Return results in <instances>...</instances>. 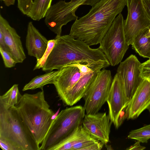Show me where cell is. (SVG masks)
<instances>
[{
    "label": "cell",
    "instance_id": "obj_15",
    "mask_svg": "<svg viewBox=\"0 0 150 150\" xmlns=\"http://www.w3.org/2000/svg\"><path fill=\"white\" fill-rule=\"evenodd\" d=\"M103 69H93L83 75L61 100L65 105L72 106L84 98L98 73Z\"/></svg>",
    "mask_w": 150,
    "mask_h": 150
},
{
    "label": "cell",
    "instance_id": "obj_34",
    "mask_svg": "<svg viewBox=\"0 0 150 150\" xmlns=\"http://www.w3.org/2000/svg\"><path fill=\"white\" fill-rule=\"evenodd\" d=\"M3 1L5 5L7 6H9L13 5L15 3L16 0H1Z\"/></svg>",
    "mask_w": 150,
    "mask_h": 150
},
{
    "label": "cell",
    "instance_id": "obj_8",
    "mask_svg": "<svg viewBox=\"0 0 150 150\" xmlns=\"http://www.w3.org/2000/svg\"><path fill=\"white\" fill-rule=\"evenodd\" d=\"M127 15L124 21V30L127 42L132 45L140 32L150 26V21L143 7L142 0H126Z\"/></svg>",
    "mask_w": 150,
    "mask_h": 150
},
{
    "label": "cell",
    "instance_id": "obj_31",
    "mask_svg": "<svg viewBox=\"0 0 150 150\" xmlns=\"http://www.w3.org/2000/svg\"><path fill=\"white\" fill-rule=\"evenodd\" d=\"M145 13L150 21V0H142Z\"/></svg>",
    "mask_w": 150,
    "mask_h": 150
},
{
    "label": "cell",
    "instance_id": "obj_16",
    "mask_svg": "<svg viewBox=\"0 0 150 150\" xmlns=\"http://www.w3.org/2000/svg\"><path fill=\"white\" fill-rule=\"evenodd\" d=\"M48 41L34 26L32 22L28 23L25 40L28 54L37 60L41 58L47 46Z\"/></svg>",
    "mask_w": 150,
    "mask_h": 150
},
{
    "label": "cell",
    "instance_id": "obj_14",
    "mask_svg": "<svg viewBox=\"0 0 150 150\" xmlns=\"http://www.w3.org/2000/svg\"><path fill=\"white\" fill-rule=\"evenodd\" d=\"M0 31L4 36L8 51L17 63H22L26 56L21 37L15 29L0 14Z\"/></svg>",
    "mask_w": 150,
    "mask_h": 150
},
{
    "label": "cell",
    "instance_id": "obj_20",
    "mask_svg": "<svg viewBox=\"0 0 150 150\" xmlns=\"http://www.w3.org/2000/svg\"><path fill=\"white\" fill-rule=\"evenodd\" d=\"M148 28L137 35L131 45L132 49L140 56L150 59V37L146 36Z\"/></svg>",
    "mask_w": 150,
    "mask_h": 150
},
{
    "label": "cell",
    "instance_id": "obj_25",
    "mask_svg": "<svg viewBox=\"0 0 150 150\" xmlns=\"http://www.w3.org/2000/svg\"><path fill=\"white\" fill-rule=\"evenodd\" d=\"M56 42L55 39L48 40L47 49L42 58L37 60V63L33 68V70L42 68L43 67L55 45Z\"/></svg>",
    "mask_w": 150,
    "mask_h": 150
},
{
    "label": "cell",
    "instance_id": "obj_4",
    "mask_svg": "<svg viewBox=\"0 0 150 150\" xmlns=\"http://www.w3.org/2000/svg\"><path fill=\"white\" fill-rule=\"evenodd\" d=\"M85 110L81 105L67 108L54 118L40 150H50L82 125Z\"/></svg>",
    "mask_w": 150,
    "mask_h": 150
},
{
    "label": "cell",
    "instance_id": "obj_13",
    "mask_svg": "<svg viewBox=\"0 0 150 150\" xmlns=\"http://www.w3.org/2000/svg\"><path fill=\"white\" fill-rule=\"evenodd\" d=\"M150 105V80L144 79L126 107L125 119L137 118Z\"/></svg>",
    "mask_w": 150,
    "mask_h": 150
},
{
    "label": "cell",
    "instance_id": "obj_19",
    "mask_svg": "<svg viewBox=\"0 0 150 150\" xmlns=\"http://www.w3.org/2000/svg\"><path fill=\"white\" fill-rule=\"evenodd\" d=\"M59 72V70L52 71L47 72L43 74L36 76L24 86L22 91H25L38 88L42 89L43 87L47 84H54Z\"/></svg>",
    "mask_w": 150,
    "mask_h": 150
},
{
    "label": "cell",
    "instance_id": "obj_9",
    "mask_svg": "<svg viewBox=\"0 0 150 150\" xmlns=\"http://www.w3.org/2000/svg\"><path fill=\"white\" fill-rule=\"evenodd\" d=\"M98 68L101 67L83 62L72 64L61 68L53 84L60 99L71 90L83 75Z\"/></svg>",
    "mask_w": 150,
    "mask_h": 150
},
{
    "label": "cell",
    "instance_id": "obj_12",
    "mask_svg": "<svg viewBox=\"0 0 150 150\" xmlns=\"http://www.w3.org/2000/svg\"><path fill=\"white\" fill-rule=\"evenodd\" d=\"M106 102L108 107V115L115 127L120 112L128 105L122 82L117 73L112 79Z\"/></svg>",
    "mask_w": 150,
    "mask_h": 150
},
{
    "label": "cell",
    "instance_id": "obj_35",
    "mask_svg": "<svg viewBox=\"0 0 150 150\" xmlns=\"http://www.w3.org/2000/svg\"><path fill=\"white\" fill-rule=\"evenodd\" d=\"M146 36L148 37H150V26L148 28V30L146 34Z\"/></svg>",
    "mask_w": 150,
    "mask_h": 150
},
{
    "label": "cell",
    "instance_id": "obj_2",
    "mask_svg": "<svg viewBox=\"0 0 150 150\" xmlns=\"http://www.w3.org/2000/svg\"><path fill=\"white\" fill-rule=\"evenodd\" d=\"M55 39V45L42 68L43 71L59 70L65 66L76 63L101 64L106 67L110 65L99 47L92 48L84 42L69 35Z\"/></svg>",
    "mask_w": 150,
    "mask_h": 150
},
{
    "label": "cell",
    "instance_id": "obj_21",
    "mask_svg": "<svg viewBox=\"0 0 150 150\" xmlns=\"http://www.w3.org/2000/svg\"><path fill=\"white\" fill-rule=\"evenodd\" d=\"M22 95L18 85H13L6 92L0 96V107L8 109L14 107L20 101Z\"/></svg>",
    "mask_w": 150,
    "mask_h": 150
},
{
    "label": "cell",
    "instance_id": "obj_30",
    "mask_svg": "<svg viewBox=\"0 0 150 150\" xmlns=\"http://www.w3.org/2000/svg\"><path fill=\"white\" fill-rule=\"evenodd\" d=\"M126 107L124 108L120 112L118 118L116 126L115 127L117 129L123 123L125 119V110Z\"/></svg>",
    "mask_w": 150,
    "mask_h": 150
},
{
    "label": "cell",
    "instance_id": "obj_17",
    "mask_svg": "<svg viewBox=\"0 0 150 150\" xmlns=\"http://www.w3.org/2000/svg\"><path fill=\"white\" fill-rule=\"evenodd\" d=\"M101 0H70L69 2L60 0L57 2L59 16L65 23L77 19L75 12L81 6L88 5L93 6Z\"/></svg>",
    "mask_w": 150,
    "mask_h": 150
},
{
    "label": "cell",
    "instance_id": "obj_26",
    "mask_svg": "<svg viewBox=\"0 0 150 150\" xmlns=\"http://www.w3.org/2000/svg\"><path fill=\"white\" fill-rule=\"evenodd\" d=\"M0 53L6 67L10 68L14 67L17 63L10 54L0 47Z\"/></svg>",
    "mask_w": 150,
    "mask_h": 150
},
{
    "label": "cell",
    "instance_id": "obj_23",
    "mask_svg": "<svg viewBox=\"0 0 150 150\" xmlns=\"http://www.w3.org/2000/svg\"><path fill=\"white\" fill-rule=\"evenodd\" d=\"M104 144L90 136L83 141L74 145L71 150H100Z\"/></svg>",
    "mask_w": 150,
    "mask_h": 150
},
{
    "label": "cell",
    "instance_id": "obj_7",
    "mask_svg": "<svg viewBox=\"0 0 150 150\" xmlns=\"http://www.w3.org/2000/svg\"><path fill=\"white\" fill-rule=\"evenodd\" d=\"M112 79L110 70L104 68L98 73L84 97L86 114L98 112L106 102Z\"/></svg>",
    "mask_w": 150,
    "mask_h": 150
},
{
    "label": "cell",
    "instance_id": "obj_24",
    "mask_svg": "<svg viewBox=\"0 0 150 150\" xmlns=\"http://www.w3.org/2000/svg\"><path fill=\"white\" fill-rule=\"evenodd\" d=\"M127 138L136 140L142 143H147L150 139V124L132 130L129 133Z\"/></svg>",
    "mask_w": 150,
    "mask_h": 150
},
{
    "label": "cell",
    "instance_id": "obj_10",
    "mask_svg": "<svg viewBox=\"0 0 150 150\" xmlns=\"http://www.w3.org/2000/svg\"><path fill=\"white\" fill-rule=\"evenodd\" d=\"M141 63L137 57L131 54L120 62L117 73L122 82L128 104L144 79L141 76Z\"/></svg>",
    "mask_w": 150,
    "mask_h": 150
},
{
    "label": "cell",
    "instance_id": "obj_37",
    "mask_svg": "<svg viewBox=\"0 0 150 150\" xmlns=\"http://www.w3.org/2000/svg\"><path fill=\"white\" fill-rule=\"evenodd\" d=\"M148 61H150V59H149L148 60Z\"/></svg>",
    "mask_w": 150,
    "mask_h": 150
},
{
    "label": "cell",
    "instance_id": "obj_11",
    "mask_svg": "<svg viewBox=\"0 0 150 150\" xmlns=\"http://www.w3.org/2000/svg\"><path fill=\"white\" fill-rule=\"evenodd\" d=\"M112 123L106 112H97L85 114L82 125L91 136L106 144L109 142Z\"/></svg>",
    "mask_w": 150,
    "mask_h": 150
},
{
    "label": "cell",
    "instance_id": "obj_5",
    "mask_svg": "<svg viewBox=\"0 0 150 150\" xmlns=\"http://www.w3.org/2000/svg\"><path fill=\"white\" fill-rule=\"evenodd\" d=\"M0 137L9 142L17 150H40L13 108L0 107Z\"/></svg>",
    "mask_w": 150,
    "mask_h": 150
},
{
    "label": "cell",
    "instance_id": "obj_32",
    "mask_svg": "<svg viewBox=\"0 0 150 150\" xmlns=\"http://www.w3.org/2000/svg\"><path fill=\"white\" fill-rule=\"evenodd\" d=\"M140 142L138 141L135 142L133 145L127 148V150H142L145 149L146 147L141 146L140 144Z\"/></svg>",
    "mask_w": 150,
    "mask_h": 150
},
{
    "label": "cell",
    "instance_id": "obj_1",
    "mask_svg": "<svg viewBox=\"0 0 150 150\" xmlns=\"http://www.w3.org/2000/svg\"><path fill=\"white\" fill-rule=\"evenodd\" d=\"M126 0H101L85 16L75 20L69 35L89 46L100 44Z\"/></svg>",
    "mask_w": 150,
    "mask_h": 150
},
{
    "label": "cell",
    "instance_id": "obj_29",
    "mask_svg": "<svg viewBox=\"0 0 150 150\" xmlns=\"http://www.w3.org/2000/svg\"><path fill=\"white\" fill-rule=\"evenodd\" d=\"M0 147L3 150H17L16 147L9 142L0 137Z\"/></svg>",
    "mask_w": 150,
    "mask_h": 150
},
{
    "label": "cell",
    "instance_id": "obj_33",
    "mask_svg": "<svg viewBox=\"0 0 150 150\" xmlns=\"http://www.w3.org/2000/svg\"><path fill=\"white\" fill-rule=\"evenodd\" d=\"M0 47L9 52L6 45L3 35L1 31H0Z\"/></svg>",
    "mask_w": 150,
    "mask_h": 150
},
{
    "label": "cell",
    "instance_id": "obj_3",
    "mask_svg": "<svg viewBox=\"0 0 150 150\" xmlns=\"http://www.w3.org/2000/svg\"><path fill=\"white\" fill-rule=\"evenodd\" d=\"M13 108L40 148L54 118L55 113L46 101L43 90L25 93Z\"/></svg>",
    "mask_w": 150,
    "mask_h": 150
},
{
    "label": "cell",
    "instance_id": "obj_6",
    "mask_svg": "<svg viewBox=\"0 0 150 150\" xmlns=\"http://www.w3.org/2000/svg\"><path fill=\"white\" fill-rule=\"evenodd\" d=\"M124 21L122 15L120 13L100 43L99 48L112 66L121 62L129 48L124 32Z\"/></svg>",
    "mask_w": 150,
    "mask_h": 150
},
{
    "label": "cell",
    "instance_id": "obj_18",
    "mask_svg": "<svg viewBox=\"0 0 150 150\" xmlns=\"http://www.w3.org/2000/svg\"><path fill=\"white\" fill-rule=\"evenodd\" d=\"M90 136L81 125L66 138L52 147L50 150H71L74 145Z\"/></svg>",
    "mask_w": 150,
    "mask_h": 150
},
{
    "label": "cell",
    "instance_id": "obj_22",
    "mask_svg": "<svg viewBox=\"0 0 150 150\" xmlns=\"http://www.w3.org/2000/svg\"><path fill=\"white\" fill-rule=\"evenodd\" d=\"M52 0H33L31 9L27 16L32 19L39 21L44 18L52 5Z\"/></svg>",
    "mask_w": 150,
    "mask_h": 150
},
{
    "label": "cell",
    "instance_id": "obj_36",
    "mask_svg": "<svg viewBox=\"0 0 150 150\" xmlns=\"http://www.w3.org/2000/svg\"><path fill=\"white\" fill-rule=\"evenodd\" d=\"M147 109H148L149 112H150V105L147 108Z\"/></svg>",
    "mask_w": 150,
    "mask_h": 150
},
{
    "label": "cell",
    "instance_id": "obj_28",
    "mask_svg": "<svg viewBox=\"0 0 150 150\" xmlns=\"http://www.w3.org/2000/svg\"><path fill=\"white\" fill-rule=\"evenodd\" d=\"M141 76L143 79L150 80V62L147 60L141 64Z\"/></svg>",
    "mask_w": 150,
    "mask_h": 150
},
{
    "label": "cell",
    "instance_id": "obj_27",
    "mask_svg": "<svg viewBox=\"0 0 150 150\" xmlns=\"http://www.w3.org/2000/svg\"><path fill=\"white\" fill-rule=\"evenodd\" d=\"M18 8L24 15L27 16L30 11L33 0H17Z\"/></svg>",
    "mask_w": 150,
    "mask_h": 150
}]
</instances>
